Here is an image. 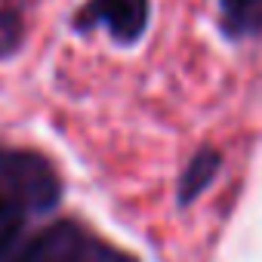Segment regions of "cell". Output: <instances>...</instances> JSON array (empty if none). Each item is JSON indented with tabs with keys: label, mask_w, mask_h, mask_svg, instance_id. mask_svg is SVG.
Returning a JSON list of instances; mask_svg holds the SVG:
<instances>
[{
	"label": "cell",
	"mask_w": 262,
	"mask_h": 262,
	"mask_svg": "<svg viewBox=\"0 0 262 262\" xmlns=\"http://www.w3.org/2000/svg\"><path fill=\"white\" fill-rule=\"evenodd\" d=\"M22 34H25V28H22L19 16L0 10V59L16 53V47L22 43Z\"/></svg>",
	"instance_id": "52a82bcc"
},
{
	"label": "cell",
	"mask_w": 262,
	"mask_h": 262,
	"mask_svg": "<svg viewBox=\"0 0 262 262\" xmlns=\"http://www.w3.org/2000/svg\"><path fill=\"white\" fill-rule=\"evenodd\" d=\"M222 28L231 37H247L262 28V0H222Z\"/></svg>",
	"instance_id": "277c9868"
},
{
	"label": "cell",
	"mask_w": 262,
	"mask_h": 262,
	"mask_svg": "<svg viewBox=\"0 0 262 262\" xmlns=\"http://www.w3.org/2000/svg\"><path fill=\"white\" fill-rule=\"evenodd\" d=\"M219 164H222V158H219L216 151H201V155L188 164V170L182 173V182H179V201H182V204H191V201H194L210 182H213Z\"/></svg>",
	"instance_id": "5b68a950"
},
{
	"label": "cell",
	"mask_w": 262,
	"mask_h": 262,
	"mask_svg": "<svg viewBox=\"0 0 262 262\" xmlns=\"http://www.w3.org/2000/svg\"><path fill=\"white\" fill-rule=\"evenodd\" d=\"M16 262H133V259L77 222H56L43 228L19 253Z\"/></svg>",
	"instance_id": "6da1fadb"
},
{
	"label": "cell",
	"mask_w": 262,
	"mask_h": 262,
	"mask_svg": "<svg viewBox=\"0 0 262 262\" xmlns=\"http://www.w3.org/2000/svg\"><path fill=\"white\" fill-rule=\"evenodd\" d=\"M0 198L28 210H50L59 198V179L53 167L31 151L0 148Z\"/></svg>",
	"instance_id": "7a4b0ae2"
},
{
	"label": "cell",
	"mask_w": 262,
	"mask_h": 262,
	"mask_svg": "<svg viewBox=\"0 0 262 262\" xmlns=\"http://www.w3.org/2000/svg\"><path fill=\"white\" fill-rule=\"evenodd\" d=\"M22 225H25V210L0 198V253L13 247V241L22 234Z\"/></svg>",
	"instance_id": "8992f818"
},
{
	"label": "cell",
	"mask_w": 262,
	"mask_h": 262,
	"mask_svg": "<svg viewBox=\"0 0 262 262\" xmlns=\"http://www.w3.org/2000/svg\"><path fill=\"white\" fill-rule=\"evenodd\" d=\"M77 28H105L117 43H133L148 25V0H86Z\"/></svg>",
	"instance_id": "3957f363"
}]
</instances>
